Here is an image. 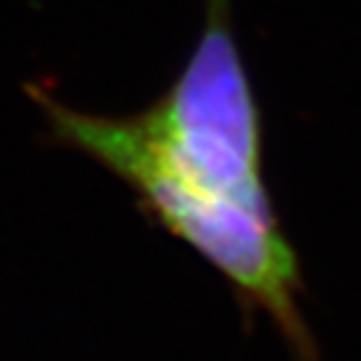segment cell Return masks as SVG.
Returning <instances> with one entry per match:
<instances>
[{
	"instance_id": "obj_1",
	"label": "cell",
	"mask_w": 361,
	"mask_h": 361,
	"mask_svg": "<svg viewBox=\"0 0 361 361\" xmlns=\"http://www.w3.org/2000/svg\"><path fill=\"white\" fill-rule=\"evenodd\" d=\"M233 0H203V28L164 96L103 116L35 93L56 143L126 183L141 211L261 314L299 361H319L304 274L264 176V118L233 33Z\"/></svg>"
}]
</instances>
